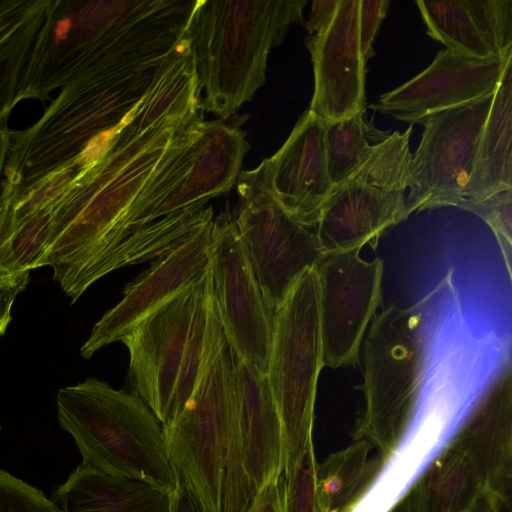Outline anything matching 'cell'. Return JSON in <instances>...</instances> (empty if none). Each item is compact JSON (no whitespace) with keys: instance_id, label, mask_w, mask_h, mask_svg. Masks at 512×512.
I'll use <instances>...</instances> for the list:
<instances>
[{"instance_id":"cell-25","label":"cell","mask_w":512,"mask_h":512,"mask_svg":"<svg viewBox=\"0 0 512 512\" xmlns=\"http://www.w3.org/2000/svg\"><path fill=\"white\" fill-rule=\"evenodd\" d=\"M365 110L323 121L324 148L332 186L345 183L361 166L385 132L365 120Z\"/></svg>"},{"instance_id":"cell-11","label":"cell","mask_w":512,"mask_h":512,"mask_svg":"<svg viewBox=\"0 0 512 512\" xmlns=\"http://www.w3.org/2000/svg\"><path fill=\"white\" fill-rule=\"evenodd\" d=\"M209 273L222 326L234 355L267 374L273 315L229 213L213 222Z\"/></svg>"},{"instance_id":"cell-39","label":"cell","mask_w":512,"mask_h":512,"mask_svg":"<svg viewBox=\"0 0 512 512\" xmlns=\"http://www.w3.org/2000/svg\"><path fill=\"white\" fill-rule=\"evenodd\" d=\"M340 0H315L312 2L310 16L305 23L309 35L323 33L332 23Z\"/></svg>"},{"instance_id":"cell-45","label":"cell","mask_w":512,"mask_h":512,"mask_svg":"<svg viewBox=\"0 0 512 512\" xmlns=\"http://www.w3.org/2000/svg\"><path fill=\"white\" fill-rule=\"evenodd\" d=\"M0 431H1V427H0Z\"/></svg>"},{"instance_id":"cell-42","label":"cell","mask_w":512,"mask_h":512,"mask_svg":"<svg viewBox=\"0 0 512 512\" xmlns=\"http://www.w3.org/2000/svg\"><path fill=\"white\" fill-rule=\"evenodd\" d=\"M504 504L494 495L483 492L468 512H503Z\"/></svg>"},{"instance_id":"cell-26","label":"cell","mask_w":512,"mask_h":512,"mask_svg":"<svg viewBox=\"0 0 512 512\" xmlns=\"http://www.w3.org/2000/svg\"><path fill=\"white\" fill-rule=\"evenodd\" d=\"M427 33L447 49L485 59L492 56L463 0L416 1Z\"/></svg>"},{"instance_id":"cell-24","label":"cell","mask_w":512,"mask_h":512,"mask_svg":"<svg viewBox=\"0 0 512 512\" xmlns=\"http://www.w3.org/2000/svg\"><path fill=\"white\" fill-rule=\"evenodd\" d=\"M372 446L354 440L317 466L320 512H350L366 491L382 459L370 457Z\"/></svg>"},{"instance_id":"cell-32","label":"cell","mask_w":512,"mask_h":512,"mask_svg":"<svg viewBox=\"0 0 512 512\" xmlns=\"http://www.w3.org/2000/svg\"><path fill=\"white\" fill-rule=\"evenodd\" d=\"M492 56L512 54V0H463Z\"/></svg>"},{"instance_id":"cell-41","label":"cell","mask_w":512,"mask_h":512,"mask_svg":"<svg viewBox=\"0 0 512 512\" xmlns=\"http://www.w3.org/2000/svg\"><path fill=\"white\" fill-rule=\"evenodd\" d=\"M15 204L10 198H0V265L8 242L15 232ZM1 270V269H0Z\"/></svg>"},{"instance_id":"cell-6","label":"cell","mask_w":512,"mask_h":512,"mask_svg":"<svg viewBox=\"0 0 512 512\" xmlns=\"http://www.w3.org/2000/svg\"><path fill=\"white\" fill-rule=\"evenodd\" d=\"M418 306V305H417ZM422 314L415 306L390 304L372 319L364 336L365 406L354 428L384 461L406 431L416 409L425 341Z\"/></svg>"},{"instance_id":"cell-7","label":"cell","mask_w":512,"mask_h":512,"mask_svg":"<svg viewBox=\"0 0 512 512\" xmlns=\"http://www.w3.org/2000/svg\"><path fill=\"white\" fill-rule=\"evenodd\" d=\"M151 0H51L22 69L15 97L46 100L119 45Z\"/></svg>"},{"instance_id":"cell-31","label":"cell","mask_w":512,"mask_h":512,"mask_svg":"<svg viewBox=\"0 0 512 512\" xmlns=\"http://www.w3.org/2000/svg\"><path fill=\"white\" fill-rule=\"evenodd\" d=\"M95 160L96 157L92 153L85 151L41 179L15 203V230L37 212L53 206L76 178Z\"/></svg>"},{"instance_id":"cell-21","label":"cell","mask_w":512,"mask_h":512,"mask_svg":"<svg viewBox=\"0 0 512 512\" xmlns=\"http://www.w3.org/2000/svg\"><path fill=\"white\" fill-rule=\"evenodd\" d=\"M170 492L80 464L53 491L59 512H169Z\"/></svg>"},{"instance_id":"cell-36","label":"cell","mask_w":512,"mask_h":512,"mask_svg":"<svg viewBox=\"0 0 512 512\" xmlns=\"http://www.w3.org/2000/svg\"><path fill=\"white\" fill-rule=\"evenodd\" d=\"M49 0H0V53L8 39Z\"/></svg>"},{"instance_id":"cell-4","label":"cell","mask_w":512,"mask_h":512,"mask_svg":"<svg viewBox=\"0 0 512 512\" xmlns=\"http://www.w3.org/2000/svg\"><path fill=\"white\" fill-rule=\"evenodd\" d=\"M306 0H197L186 37L203 112L235 114L266 81L269 52L293 24H303Z\"/></svg>"},{"instance_id":"cell-23","label":"cell","mask_w":512,"mask_h":512,"mask_svg":"<svg viewBox=\"0 0 512 512\" xmlns=\"http://www.w3.org/2000/svg\"><path fill=\"white\" fill-rule=\"evenodd\" d=\"M483 492L469 461L450 443L408 493L414 512H468Z\"/></svg>"},{"instance_id":"cell-9","label":"cell","mask_w":512,"mask_h":512,"mask_svg":"<svg viewBox=\"0 0 512 512\" xmlns=\"http://www.w3.org/2000/svg\"><path fill=\"white\" fill-rule=\"evenodd\" d=\"M234 218L248 261L270 313L323 256L316 229L295 220L273 195L262 164L241 171Z\"/></svg>"},{"instance_id":"cell-30","label":"cell","mask_w":512,"mask_h":512,"mask_svg":"<svg viewBox=\"0 0 512 512\" xmlns=\"http://www.w3.org/2000/svg\"><path fill=\"white\" fill-rule=\"evenodd\" d=\"M317 466L311 438L284 466V512H320Z\"/></svg>"},{"instance_id":"cell-15","label":"cell","mask_w":512,"mask_h":512,"mask_svg":"<svg viewBox=\"0 0 512 512\" xmlns=\"http://www.w3.org/2000/svg\"><path fill=\"white\" fill-rule=\"evenodd\" d=\"M511 60L512 54L480 59L446 48L425 70L368 108L411 126L422 124L434 113L494 94Z\"/></svg>"},{"instance_id":"cell-3","label":"cell","mask_w":512,"mask_h":512,"mask_svg":"<svg viewBox=\"0 0 512 512\" xmlns=\"http://www.w3.org/2000/svg\"><path fill=\"white\" fill-rule=\"evenodd\" d=\"M203 359L193 392L180 415L162 427L176 477L205 512H247L256 492L248 478L239 427L233 354L211 279Z\"/></svg>"},{"instance_id":"cell-10","label":"cell","mask_w":512,"mask_h":512,"mask_svg":"<svg viewBox=\"0 0 512 512\" xmlns=\"http://www.w3.org/2000/svg\"><path fill=\"white\" fill-rule=\"evenodd\" d=\"M494 94L428 116L412 154L406 198L408 215L456 206L472 172L481 133Z\"/></svg>"},{"instance_id":"cell-8","label":"cell","mask_w":512,"mask_h":512,"mask_svg":"<svg viewBox=\"0 0 512 512\" xmlns=\"http://www.w3.org/2000/svg\"><path fill=\"white\" fill-rule=\"evenodd\" d=\"M323 366L318 282L312 267L295 283L272 321L267 376L281 422L284 466L312 438Z\"/></svg>"},{"instance_id":"cell-38","label":"cell","mask_w":512,"mask_h":512,"mask_svg":"<svg viewBox=\"0 0 512 512\" xmlns=\"http://www.w3.org/2000/svg\"><path fill=\"white\" fill-rule=\"evenodd\" d=\"M247 512H284L283 473L257 491Z\"/></svg>"},{"instance_id":"cell-1","label":"cell","mask_w":512,"mask_h":512,"mask_svg":"<svg viewBox=\"0 0 512 512\" xmlns=\"http://www.w3.org/2000/svg\"><path fill=\"white\" fill-rule=\"evenodd\" d=\"M179 42L175 29L143 26L63 86L35 124L11 131L1 196L15 204L41 179L124 128Z\"/></svg>"},{"instance_id":"cell-20","label":"cell","mask_w":512,"mask_h":512,"mask_svg":"<svg viewBox=\"0 0 512 512\" xmlns=\"http://www.w3.org/2000/svg\"><path fill=\"white\" fill-rule=\"evenodd\" d=\"M232 354L245 469L257 493L283 473L281 422L267 374Z\"/></svg>"},{"instance_id":"cell-16","label":"cell","mask_w":512,"mask_h":512,"mask_svg":"<svg viewBox=\"0 0 512 512\" xmlns=\"http://www.w3.org/2000/svg\"><path fill=\"white\" fill-rule=\"evenodd\" d=\"M359 4V0H340L330 26L305 40L315 81L309 110L322 121L341 119L366 109Z\"/></svg>"},{"instance_id":"cell-5","label":"cell","mask_w":512,"mask_h":512,"mask_svg":"<svg viewBox=\"0 0 512 512\" xmlns=\"http://www.w3.org/2000/svg\"><path fill=\"white\" fill-rule=\"evenodd\" d=\"M56 404L60 426L74 439L82 464L170 493L175 489L177 477L166 453L162 426L135 393L87 378L61 388Z\"/></svg>"},{"instance_id":"cell-37","label":"cell","mask_w":512,"mask_h":512,"mask_svg":"<svg viewBox=\"0 0 512 512\" xmlns=\"http://www.w3.org/2000/svg\"><path fill=\"white\" fill-rule=\"evenodd\" d=\"M29 280V271L11 274L0 270V336L11 320L12 304Z\"/></svg>"},{"instance_id":"cell-44","label":"cell","mask_w":512,"mask_h":512,"mask_svg":"<svg viewBox=\"0 0 512 512\" xmlns=\"http://www.w3.org/2000/svg\"><path fill=\"white\" fill-rule=\"evenodd\" d=\"M389 512H414L409 493H407Z\"/></svg>"},{"instance_id":"cell-40","label":"cell","mask_w":512,"mask_h":512,"mask_svg":"<svg viewBox=\"0 0 512 512\" xmlns=\"http://www.w3.org/2000/svg\"><path fill=\"white\" fill-rule=\"evenodd\" d=\"M169 512H205L202 504L189 489L177 478L175 489L170 494Z\"/></svg>"},{"instance_id":"cell-34","label":"cell","mask_w":512,"mask_h":512,"mask_svg":"<svg viewBox=\"0 0 512 512\" xmlns=\"http://www.w3.org/2000/svg\"><path fill=\"white\" fill-rule=\"evenodd\" d=\"M0 512H59L42 490L0 469Z\"/></svg>"},{"instance_id":"cell-27","label":"cell","mask_w":512,"mask_h":512,"mask_svg":"<svg viewBox=\"0 0 512 512\" xmlns=\"http://www.w3.org/2000/svg\"><path fill=\"white\" fill-rule=\"evenodd\" d=\"M50 2L22 23L0 53V125L8 121L11 110L16 105L18 81Z\"/></svg>"},{"instance_id":"cell-12","label":"cell","mask_w":512,"mask_h":512,"mask_svg":"<svg viewBox=\"0 0 512 512\" xmlns=\"http://www.w3.org/2000/svg\"><path fill=\"white\" fill-rule=\"evenodd\" d=\"M360 248L325 253L314 266L324 366L355 365L368 323L382 303L383 261L360 258Z\"/></svg>"},{"instance_id":"cell-17","label":"cell","mask_w":512,"mask_h":512,"mask_svg":"<svg viewBox=\"0 0 512 512\" xmlns=\"http://www.w3.org/2000/svg\"><path fill=\"white\" fill-rule=\"evenodd\" d=\"M269 187L282 207L299 223L316 229L333 186L325 148L323 121L309 109L288 139L261 163Z\"/></svg>"},{"instance_id":"cell-35","label":"cell","mask_w":512,"mask_h":512,"mask_svg":"<svg viewBox=\"0 0 512 512\" xmlns=\"http://www.w3.org/2000/svg\"><path fill=\"white\" fill-rule=\"evenodd\" d=\"M358 30L360 50L364 63L371 58L375 52L372 44L377 35L382 20L388 11L390 1L388 0H359Z\"/></svg>"},{"instance_id":"cell-19","label":"cell","mask_w":512,"mask_h":512,"mask_svg":"<svg viewBox=\"0 0 512 512\" xmlns=\"http://www.w3.org/2000/svg\"><path fill=\"white\" fill-rule=\"evenodd\" d=\"M405 191L350 179L332 188L316 236L325 253L375 247L381 233L408 218Z\"/></svg>"},{"instance_id":"cell-33","label":"cell","mask_w":512,"mask_h":512,"mask_svg":"<svg viewBox=\"0 0 512 512\" xmlns=\"http://www.w3.org/2000/svg\"><path fill=\"white\" fill-rule=\"evenodd\" d=\"M457 207L478 215L492 228L510 274L512 188L500 190L481 201H462Z\"/></svg>"},{"instance_id":"cell-18","label":"cell","mask_w":512,"mask_h":512,"mask_svg":"<svg viewBox=\"0 0 512 512\" xmlns=\"http://www.w3.org/2000/svg\"><path fill=\"white\" fill-rule=\"evenodd\" d=\"M451 443L469 461L484 491L508 505L512 470L510 365L475 403Z\"/></svg>"},{"instance_id":"cell-22","label":"cell","mask_w":512,"mask_h":512,"mask_svg":"<svg viewBox=\"0 0 512 512\" xmlns=\"http://www.w3.org/2000/svg\"><path fill=\"white\" fill-rule=\"evenodd\" d=\"M512 60L498 85L481 133L462 201H481L500 190L512 188Z\"/></svg>"},{"instance_id":"cell-43","label":"cell","mask_w":512,"mask_h":512,"mask_svg":"<svg viewBox=\"0 0 512 512\" xmlns=\"http://www.w3.org/2000/svg\"><path fill=\"white\" fill-rule=\"evenodd\" d=\"M11 138V130L7 126V122L0 125V198L2 190V175L7 158L8 146Z\"/></svg>"},{"instance_id":"cell-2","label":"cell","mask_w":512,"mask_h":512,"mask_svg":"<svg viewBox=\"0 0 512 512\" xmlns=\"http://www.w3.org/2000/svg\"><path fill=\"white\" fill-rule=\"evenodd\" d=\"M204 121L201 106L194 105L149 129L127 124L53 205L52 234L37 268L51 266L59 281L112 228L122 226L169 177Z\"/></svg>"},{"instance_id":"cell-28","label":"cell","mask_w":512,"mask_h":512,"mask_svg":"<svg viewBox=\"0 0 512 512\" xmlns=\"http://www.w3.org/2000/svg\"><path fill=\"white\" fill-rule=\"evenodd\" d=\"M209 273V271H208ZM208 273L205 278L203 290L193 317L190 333L182 358L179 375L169 410V417L165 427L172 423L182 412L186 402L190 398L198 379L202 364L203 352L207 332L208 297L207 284Z\"/></svg>"},{"instance_id":"cell-14","label":"cell","mask_w":512,"mask_h":512,"mask_svg":"<svg viewBox=\"0 0 512 512\" xmlns=\"http://www.w3.org/2000/svg\"><path fill=\"white\" fill-rule=\"evenodd\" d=\"M213 222L157 257L148 270L124 288L123 299L95 324L81 347L84 358H90L107 344L121 341L144 318L206 276Z\"/></svg>"},{"instance_id":"cell-29","label":"cell","mask_w":512,"mask_h":512,"mask_svg":"<svg viewBox=\"0 0 512 512\" xmlns=\"http://www.w3.org/2000/svg\"><path fill=\"white\" fill-rule=\"evenodd\" d=\"M52 207H47L19 226L8 242L0 269L11 274L37 268L52 234Z\"/></svg>"},{"instance_id":"cell-13","label":"cell","mask_w":512,"mask_h":512,"mask_svg":"<svg viewBox=\"0 0 512 512\" xmlns=\"http://www.w3.org/2000/svg\"><path fill=\"white\" fill-rule=\"evenodd\" d=\"M205 278L152 312L121 339L130 354V391L149 407L161 426L168 421L172 396Z\"/></svg>"}]
</instances>
